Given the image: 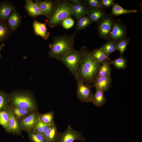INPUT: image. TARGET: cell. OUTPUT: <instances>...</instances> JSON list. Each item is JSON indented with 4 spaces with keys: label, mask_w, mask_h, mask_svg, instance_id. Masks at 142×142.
<instances>
[{
    "label": "cell",
    "mask_w": 142,
    "mask_h": 142,
    "mask_svg": "<svg viewBox=\"0 0 142 142\" xmlns=\"http://www.w3.org/2000/svg\"><path fill=\"white\" fill-rule=\"evenodd\" d=\"M52 124H48L44 123L39 118L37 124L32 131L43 134L48 127Z\"/></svg>",
    "instance_id": "cell-35"
},
{
    "label": "cell",
    "mask_w": 142,
    "mask_h": 142,
    "mask_svg": "<svg viewBox=\"0 0 142 142\" xmlns=\"http://www.w3.org/2000/svg\"><path fill=\"white\" fill-rule=\"evenodd\" d=\"M114 22L111 16L107 15L99 23L98 31L101 37L108 39Z\"/></svg>",
    "instance_id": "cell-9"
},
{
    "label": "cell",
    "mask_w": 142,
    "mask_h": 142,
    "mask_svg": "<svg viewBox=\"0 0 142 142\" xmlns=\"http://www.w3.org/2000/svg\"><path fill=\"white\" fill-rule=\"evenodd\" d=\"M109 60H106L101 64L96 77H103L110 74Z\"/></svg>",
    "instance_id": "cell-26"
},
{
    "label": "cell",
    "mask_w": 142,
    "mask_h": 142,
    "mask_svg": "<svg viewBox=\"0 0 142 142\" xmlns=\"http://www.w3.org/2000/svg\"><path fill=\"white\" fill-rule=\"evenodd\" d=\"M9 105L33 111H38L37 101L32 93L25 91H16L9 95Z\"/></svg>",
    "instance_id": "cell-3"
},
{
    "label": "cell",
    "mask_w": 142,
    "mask_h": 142,
    "mask_svg": "<svg viewBox=\"0 0 142 142\" xmlns=\"http://www.w3.org/2000/svg\"><path fill=\"white\" fill-rule=\"evenodd\" d=\"M104 92L96 88V91L92 97L91 102L98 107H100L104 104L106 102V99Z\"/></svg>",
    "instance_id": "cell-23"
},
{
    "label": "cell",
    "mask_w": 142,
    "mask_h": 142,
    "mask_svg": "<svg viewBox=\"0 0 142 142\" xmlns=\"http://www.w3.org/2000/svg\"><path fill=\"white\" fill-rule=\"evenodd\" d=\"M31 142H47L43 134L38 133L33 131L28 133Z\"/></svg>",
    "instance_id": "cell-31"
},
{
    "label": "cell",
    "mask_w": 142,
    "mask_h": 142,
    "mask_svg": "<svg viewBox=\"0 0 142 142\" xmlns=\"http://www.w3.org/2000/svg\"><path fill=\"white\" fill-rule=\"evenodd\" d=\"M116 42L113 40L108 39V41L101 47L108 57H109L111 53L116 50Z\"/></svg>",
    "instance_id": "cell-29"
},
{
    "label": "cell",
    "mask_w": 142,
    "mask_h": 142,
    "mask_svg": "<svg viewBox=\"0 0 142 142\" xmlns=\"http://www.w3.org/2000/svg\"><path fill=\"white\" fill-rule=\"evenodd\" d=\"M9 115L8 105L5 110L0 111V124L8 132V124Z\"/></svg>",
    "instance_id": "cell-27"
},
{
    "label": "cell",
    "mask_w": 142,
    "mask_h": 142,
    "mask_svg": "<svg viewBox=\"0 0 142 142\" xmlns=\"http://www.w3.org/2000/svg\"><path fill=\"white\" fill-rule=\"evenodd\" d=\"M101 4L103 7L108 8L113 6L114 3L113 0H101Z\"/></svg>",
    "instance_id": "cell-38"
},
{
    "label": "cell",
    "mask_w": 142,
    "mask_h": 142,
    "mask_svg": "<svg viewBox=\"0 0 142 142\" xmlns=\"http://www.w3.org/2000/svg\"><path fill=\"white\" fill-rule=\"evenodd\" d=\"M59 134L56 125L54 123L48 127L43 135L47 142H56Z\"/></svg>",
    "instance_id": "cell-20"
},
{
    "label": "cell",
    "mask_w": 142,
    "mask_h": 142,
    "mask_svg": "<svg viewBox=\"0 0 142 142\" xmlns=\"http://www.w3.org/2000/svg\"><path fill=\"white\" fill-rule=\"evenodd\" d=\"M80 50L82 55L78 72V77L85 83H94L102 63L92 55L85 46Z\"/></svg>",
    "instance_id": "cell-1"
},
{
    "label": "cell",
    "mask_w": 142,
    "mask_h": 142,
    "mask_svg": "<svg viewBox=\"0 0 142 142\" xmlns=\"http://www.w3.org/2000/svg\"><path fill=\"white\" fill-rule=\"evenodd\" d=\"M54 112L50 111L45 114H39V116L40 120L43 123L48 124H51L54 123Z\"/></svg>",
    "instance_id": "cell-30"
},
{
    "label": "cell",
    "mask_w": 142,
    "mask_h": 142,
    "mask_svg": "<svg viewBox=\"0 0 142 142\" xmlns=\"http://www.w3.org/2000/svg\"><path fill=\"white\" fill-rule=\"evenodd\" d=\"M47 22L41 23L34 18L32 25L34 34L39 36L45 40L47 39L49 36L50 33L48 31L47 28Z\"/></svg>",
    "instance_id": "cell-14"
},
{
    "label": "cell",
    "mask_w": 142,
    "mask_h": 142,
    "mask_svg": "<svg viewBox=\"0 0 142 142\" xmlns=\"http://www.w3.org/2000/svg\"><path fill=\"white\" fill-rule=\"evenodd\" d=\"M9 95L7 93L0 90V111L5 110L9 105Z\"/></svg>",
    "instance_id": "cell-33"
},
{
    "label": "cell",
    "mask_w": 142,
    "mask_h": 142,
    "mask_svg": "<svg viewBox=\"0 0 142 142\" xmlns=\"http://www.w3.org/2000/svg\"><path fill=\"white\" fill-rule=\"evenodd\" d=\"M77 19V23L75 31L76 32L78 30L85 28L93 23L87 16L85 15L82 16Z\"/></svg>",
    "instance_id": "cell-25"
},
{
    "label": "cell",
    "mask_w": 142,
    "mask_h": 142,
    "mask_svg": "<svg viewBox=\"0 0 142 142\" xmlns=\"http://www.w3.org/2000/svg\"><path fill=\"white\" fill-rule=\"evenodd\" d=\"M9 106L13 115L16 119L19 122L34 111L19 108L11 107L9 105Z\"/></svg>",
    "instance_id": "cell-22"
},
{
    "label": "cell",
    "mask_w": 142,
    "mask_h": 142,
    "mask_svg": "<svg viewBox=\"0 0 142 142\" xmlns=\"http://www.w3.org/2000/svg\"><path fill=\"white\" fill-rule=\"evenodd\" d=\"M130 40V38H127L116 42V50L119 51L121 57L122 56L126 50V47L129 43Z\"/></svg>",
    "instance_id": "cell-34"
},
{
    "label": "cell",
    "mask_w": 142,
    "mask_h": 142,
    "mask_svg": "<svg viewBox=\"0 0 142 142\" xmlns=\"http://www.w3.org/2000/svg\"><path fill=\"white\" fill-rule=\"evenodd\" d=\"M35 1L37 3L44 16L48 19L54 8L56 1L36 0Z\"/></svg>",
    "instance_id": "cell-13"
},
{
    "label": "cell",
    "mask_w": 142,
    "mask_h": 142,
    "mask_svg": "<svg viewBox=\"0 0 142 142\" xmlns=\"http://www.w3.org/2000/svg\"><path fill=\"white\" fill-rule=\"evenodd\" d=\"M111 15L115 16L123 14H128L131 13H135L137 12L136 9H128L124 8L118 3H114L111 9Z\"/></svg>",
    "instance_id": "cell-24"
},
{
    "label": "cell",
    "mask_w": 142,
    "mask_h": 142,
    "mask_svg": "<svg viewBox=\"0 0 142 142\" xmlns=\"http://www.w3.org/2000/svg\"><path fill=\"white\" fill-rule=\"evenodd\" d=\"M126 38V29L124 24L120 20L114 21L108 39L117 42Z\"/></svg>",
    "instance_id": "cell-8"
},
{
    "label": "cell",
    "mask_w": 142,
    "mask_h": 142,
    "mask_svg": "<svg viewBox=\"0 0 142 142\" xmlns=\"http://www.w3.org/2000/svg\"><path fill=\"white\" fill-rule=\"evenodd\" d=\"M61 23L64 28L68 29L71 28L74 26V21L71 17H69L64 19Z\"/></svg>",
    "instance_id": "cell-37"
},
{
    "label": "cell",
    "mask_w": 142,
    "mask_h": 142,
    "mask_svg": "<svg viewBox=\"0 0 142 142\" xmlns=\"http://www.w3.org/2000/svg\"><path fill=\"white\" fill-rule=\"evenodd\" d=\"M82 55L81 51L75 49L59 58L62 62L69 70L77 80L79 65Z\"/></svg>",
    "instance_id": "cell-5"
},
{
    "label": "cell",
    "mask_w": 142,
    "mask_h": 142,
    "mask_svg": "<svg viewBox=\"0 0 142 142\" xmlns=\"http://www.w3.org/2000/svg\"><path fill=\"white\" fill-rule=\"evenodd\" d=\"M5 46V44L4 43H2L0 45V52L1 50ZM1 57V54L0 53V59Z\"/></svg>",
    "instance_id": "cell-39"
},
{
    "label": "cell",
    "mask_w": 142,
    "mask_h": 142,
    "mask_svg": "<svg viewBox=\"0 0 142 142\" xmlns=\"http://www.w3.org/2000/svg\"><path fill=\"white\" fill-rule=\"evenodd\" d=\"M7 21L12 33L20 26L22 23V17L19 13L16 8L10 13Z\"/></svg>",
    "instance_id": "cell-12"
},
{
    "label": "cell",
    "mask_w": 142,
    "mask_h": 142,
    "mask_svg": "<svg viewBox=\"0 0 142 142\" xmlns=\"http://www.w3.org/2000/svg\"><path fill=\"white\" fill-rule=\"evenodd\" d=\"M109 63L118 69H124L126 67L127 60L122 56L114 60H110Z\"/></svg>",
    "instance_id": "cell-32"
},
{
    "label": "cell",
    "mask_w": 142,
    "mask_h": 142,
    "mask_svg": "<svg viewBox=\"0 0 142 142\" xmlns=\"http://www.w3.org/2000/svg\"><path fill=\"white\" fill-rule=\"evenodd\" d=\"M24 8L28 15L35 18L40 15H44L36 2L31 0H26Z\"/></svg>",
    "instance_id": "cell-15"
},
{
    "label": "cell",
    "mask_w": 142,
    "mask_h": 142,
    "mask_svg": "<svg viewBox=\"0 0 142 142\" xmlns=\"http://www.w3.org/2000/svg\"><path fill=\"white\" fill-rule=\"evenodd\" d=\"M72 3L70 0L56 1L53 11L47 22L50 28L59 25L65 19L73 16Z\"/></svg>",
    "instance_id": "cell-4"
},
{
    "label": "cell",
    "mask_w": 142,
    "mask_h": 142,
    "mask_svg": "<svg viewBox=\"0 0 142 142\" xmlns=\"http://www.w3.org/2000/svg\"><path fill=\"white\" fill-rule=\"evenodd\" d=\"M87 16L93 22L99 23L107 14L103 9L88 7Z\"/></svg>",
    "instance_id": "cell-16"
},
{
    "label": "cell",
    "mask_w": 142,
    "mask_h": 142,
    "mask_svg": "<svg viewBox=\"0 0 142 142\" xmlns=\"http://www.w3.org/2000/svg\"><path fill=\"white\" fill-rule=\"evenodd\" d=\"M12 33L7 21L0 20V43L6 41Z\"/></svg>",
    "instance_id": "cell-21"
},
{
    "label": "cell",
    "mask_w": 142,
    "mask_h": 142,
    "mask_svg": "<svg viewBox=\"0 0 142 142\" xmlns=\"http://www.w3.org/2000/svg\"><path fill=\"white\" fill-rule=\"evenodd\" d=\"M75 140L84 142L85 139L81 133L75 130L69 125L64 131L59 132L56 142H73Z\"/></svg>",
    "instance_id": "cell-6"
},
{
    "label": "cell",
    "mask_w": 142,
    "mask_h": 142,
    "mask_svg": "<svg viewBox=\"0 0 142 142\" xmlns=\"http://www.w3.org/2000/svg\"><path fill=\"white\" fill-rule=\"evenodd\" d=\"M86 4L88 7L103 9V7L102 6L99 0H85Z\"/></svg>",
    "instance_id": "cell-36"
},
{
    "label": "cell",
    "mask_w": 142,
    "mask_h": 142,
    "mask_svg": "<svg viewBox=\"0 0 142 142\" xmlns=\"http://www.w3.org/2000/svg\"><path fill=\"white\" fill-rule=\"evenodd\" d=\"M76 32L71 35L65 34L54 38L49 44L50 50L48 54L51 58L58 59L74 49V43Z\"/></svg>",
    "instance_id": "cell-2"
},
{
    "label": "cell",
    "mask_w": 142,
    "mask_h": 142,
    "mask_svg": "<svg viewBox=\"0 0 142 142\" xmlns=\"http://www.w3.org/2000/svg\"><path fill=\"white\" fill-rule=\"evenodd\" d=\"M14 3L8 1L0 2V20L7 21L12 11L15 8Z\"/></svg>",
    "instance_id": "cell-18"
},
{
    "label": "cell",
    "mask_w": 142,
    "mask_h": 142,
    "mask_svg": "<svg viewBox=\"0 0 142 142\" xmlns=\"http://www.w3.org/2000/svg\"><path fill=\"white\" fill-rule=\"evenodd\" d=\"M111 74L103 77H96L94 80V86L104 92L109 89L111 83Z\"/></svg>",
    "instance_id": "cell-19"
},
{
    "label": "cell",
    "mask_w": 142,
    "mask_h": 142,
    "mask_svg": "<svg viewBox=\"0 0 142 142\" xmlns=\"http://www.w3.org/2000/svg\"><path fill=\"white\" fill-rule=\"evenodd\" d=\"M39 114L38 111H34L20 121L22 131H32L38 121Z\"/></svg>",
    "instance_id": "cell-10"
},
{
    "label": "cell",
    "mask_w": 142,
    "mask_h": 142,
    "mask_svg": "<svg viewBox=\"0 0 142 142\" xmlns=\"http://www.w3.org/2000/svg\"><path fill=\"white\" fill-rule=\"evenodd\" d=\"M93 57L99 62L102 63L107 59H110L101 48L95 49L91 52Z\"/></svg>",
    "instance_id": "cell-28"
},
{
    "label": "cell",
    "mask_w": 142,
    "mask_h": 142,
    "mask_svg": "<svg viewBox=\"0 0 142 142\" xmlns=\"http://www.w3.org/2000/svg\"><path fill=\"white\" fill-rule=\"evenodd\" d=\"M9 119L8 124V133L23 136L21 133V129L19 122L13 115L8 105Z\"/></svg>",
    "instance_id": "cell-17"
},
{
    "label": "cell",
    "mask_w": 142,
    "mask_h": 142,
    "mask_svg": "<svg viewBox=\"0 0 142 142\" xmlns=\"http://www.w3.org/2000/svg\"><path fill=\"white\" fill-rule=\"evenodd\" d=\"M72 3L73 16L77 19L79 17L87 14L88 7L85 1L70 0Z\"/></svg>",
    "instance_id": "cell-11"
},
{
    "label": "cell",
    "mask_w": 142,
    "mask_h": 142,
    "mask_svg": "<svg viewBox=\"0 0 142 142\" xmlns=\"http://www.w3.org/2000/svg\"><path fill=\"white\" fill-rule=\"evenodd\" d=\"M77 80V95L78 99L83 102L87 103L91 102L93 95L91 90L92 87L79 78Z\"/></svg>",
    "instance_id": "cell-7"
}]
</instances>
